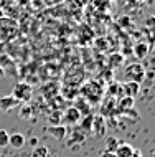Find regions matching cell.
I'll use <instances>...</instances> for the list:
<instances>
[{"label":"cell","mask_w":155,"mask_h":157,"mask_svg":"<svg viewBox=\"0 0 155 157\" xmlns=\"http://www.w3.org/2000/svg\"><path fill=\"white\" fill-rule=\"evenodd\" d=\"M79 96H83L87 103H99V101L102 99L104 96V88L99 84L98 81H89L86 83L84 86L81 88V91H79Z\"/></svg>","instance_id":"obj_1"},{"label":"cell","mask_w":155,"mask_h":157,"mask_svg":"<svg viewBox=\"0 0 155 157\" xmlns=\"http://www.w3.org/2000/svg\"><path fill=\"white\" fill-rule=\"evenodd\" d=\"M18 33V23L10 17H0V41L13 40Z\"/></svg>","instance_id":"obj_2"},{"label":"cell","mask_w":155,"mask_h":157,"mask_svg":"<svg viewBox=\"0 0 155 157\" xmlns=\"http://www.w3.org/2000/svg\"><path fill=\"white\" fill-rule=\"evenodd\" d=\"M31 86L30 84H27V83H17L15 86H13V93H12V96L15 98L18 103H28V101L31 99Z\"/></svg>","instance_id":"obj_3"},{"label":"cell","mask_w":155,"mask_h":157,"mask_svg":"<svg viewBox=\"0 0 155 157\" xmlns=\"http://www.w3.org/2000/svg\"><path fill=\"white\" fill-rule=\"evenodd\" d=\"M125 78L127 81H134V83H142L145 78V70L140 63H132L125 68Z\"/></svg>","instance_id":"obj_4"},{"label":"cell","mask_w":155,"mask_h":157,"mask_svg":"<svg viewBox=\"0 0 155 157\" xmlns=\"http://www.w3.org/2000/svg\"><path fill=\"white\" fill-rule=\"evenodd\" d=\"M79 119H81V114H79V111L74 106H69L65 111V116L61 117V121L65 122L66 126H76L79 122Z\"/></svg>","instance_id":"obj_5"},{"label":"cell","mask_w":155,"mask_h":157,"mask_svg":"<svg viewBox=\"0 0 155 157\" xmlns=\"http://www.w3.org/2000/svg\"><path fill=\"white\" fill-rule=\"evenodd\" d=\"M116 104H117L116 98H109V96H106L104 103L101 104V116H102V117L112 116V114L116 113Z\"/></svg>","instance_id":"obj_6"},{"label":"cell","mask_w":155,"mask_h":157,"mask_svg":"<svg viewBox=\"0 0 155 157\" xmlns=\"http://www.w3.org/2000/svg\"><path fill=\"white\" fill-rule=\"evenodd\" d=\"M91 132H93L96 137H102V136L106 134V121H104V117L101 116V114H99V116H94Z\"/></svg>","instance_id":"obj_7"},{"label":"cell","mask_w":155,"mask_h":157,"mask_svg":"<svg viewBox=\"0 0 155 157\" xmlns=\"http://www.w3.org/2000/svg\"><path fill=\"white\" fill-rule=\"evenodd\" d=\"M46 131H48L50 136H53V137L56 139V141H63V139L66 137V134H68V127L63 126V124H60V126H48Z\"/></svg>","instance_id":"obj_8"},{"label":"cell","mask_w":155,"mask_h":157,"mask_svg":"<svg viewBox=\"0 0 155 157\" xmlns=\"http://www.w3.org/2000/svg\"><path fill=\"white\" fill-rule=\"evenodd\" d=\"M120 90H124V96L135 98L140 93V84L134 81H125L124 84H120Z\"/></svg>","instance_id":"obj_9"},{"label":"cell","mask_w":155,"mask_h":157,"mask_svg":"<svg viewBox=\"0 0 155 157\" xmlns=\"http://www.w3.org/2000/svg\"><path fill=\"white\" fill-rule=\"evenodd\" d=\"M20 103L15 99L13 96H2L0 98V111L2 113H10L15 106H18Z\"/></svg>","instance_id":"obj_10"},{"label":"cell","mask_w":155,"mask_h":157,"mask_svg":"<svg viewBox=\"0 0 155 157\" xmlns=\"http://www.w3.org/2000/svg\"><path fill=\"white\" fill-rule=\"evenodd\" d=\"M74 108L78 109L79 111V114H81V116H87V114H91V103H87V101L84 99V98L83 96H76V101H74Z\"/></svg>","instance_id":"obj_11"},{"label":"cell","mask_w":155,"mask_h":157,"mask_svg":"<svg viewBox=\"0 0 155 157\" xmlns=\"http://www.w3.org/2000/svg\"><path fill=\"white\" fill-rule=\"evenodd\" d=\"M25 144H27V141H25V136L23 134L15 132V134L8 136V146L13 147V149H22Z\"/></svg>","instance_id":"obj_12"},{"label":"cell","mask_w":155,"mask_h":157,"mask_svg":"<svg viewBox=\"0 0 155 157\" xmlns=\"http://www.w3.org/2000/svg\"><path fill=\"white\" fill-rule=\"evenodd\" d=\"M129 109H134V98H129V96L120 98L116 104V111L125 113V111H129Z\"/></svg>","instance_id":"obj_13"},{"label":"cell","mask_w":155,"mask_h":157,"mask_svg":"<svg viewBox=\"0 0 155 157\" xmlns=\"http://www.w3.org/2000/svg\"><path fill=\"white\" fill-rule=\"evenodd\" d=\"M93 119H94L93 114H87V116H81V119H79V122H78V127H79V129H81L84 134L91 132V129H93Z\"/></svg>","instance_id":"obj_14"},{"label":"cell","mask_w":155,"mask_h":157,"mask_svg":"<svg viewBox=\"0 0 155 157\" xmlns=\"http://www.w3.org/2000/svg\"><path fill=\"white\" fill-rule=\"evenodd\" d=\"M149 45H145L144 41H139L135 46H134V55H135L137 60H144L145 56L149 55Z\"/></svg>","instance_id":"obj_15"},{"label":"cell","mask_w":155,"mask_h":157,"mask_svg":"<svg viewBox=\"0 0 155 157\" xmlns=\"http://www.w3.org/2000/svg\"><path fill=\"white\" fill-rule=\"evenodd\" d=\"M134 152V147L131 146V144H125V142H120L119 147L116 149V157H131Z\"/></svg>","instance_id":"obj_16"},{"label":"cell","mask_w":155,"mask_h":157,"mask_svg":"<svg viewBox=\"0 0 155 157\" xmlns=\"http://www.w3.org/2000/svg\"><path fill=\"white\" fill-rule=\"evenodd\" d=\"M124 63V56L120 53H112L109 56V66L111 68H120Z\"/></svg>","instance_id":"obj_17"},{"label":"cell","mask_w":155,"mask_h":157,"mask_svg":"<svg viewBox=\"0 0 155 157\" xmlns=\"http://www.w3.org/2000/svg\"><path fill=\"white\" fill-rule=\"evenodd\" d=\"M31 116H33V108L28 103H23V106L18 111V117L20 119H30Z\"/></svg>","instance_id":"obj_18"},{"label":"cell","mask_w":155,"mask_h":157,"mask_svg":"<svg viewBox=\"0 0 155 157\" xmlns=\"http://www.w3.org/2000/svg\"><path fill=\"white\" fill-rule=\"evenodd\" d=\"M120 142H122V141H119V139H116V137H107V141H106V149H104V151H107V152H116V149L119 147Z\"/></svg>","instance_id":"obj_19"},{"label":"cell","mask_w":155,"mask_h":157,"mask_svg":"<svg viewBox=\"0 0 155 157\" xmlns=\"http://www.w3.org/2000/svg\"><path fill=\"white\" fill-rule=\"evenodd\" d=\"M31 157H50V151L45 146H35L31 152Z\"/></svg>","instance_id":"obj_20"},{"label":"cell","mask_w":155,"mask_h":157,"mask_svg":"<svg viewBox=\"0 0 155 157\" xmlns=\"http://www.w3.org/2000/svg\"><path fill=\"white\" fill-rule=\"evenodd\" d=\"M119 91H120V84H119V83H111V84H109V88H107L106 96H109V98H116L117 94H119Z\"/></svg>","instance_id":"obj_21"},{"label":"cell","mask_w":155,"mask_h":157,"mask_svg":"<svg viewBox=\"0 0 155 157\" xmlns=\"http://www.w3.org/2000/svg\"><path fill=\"white\" fill-rule=\"evenodd\" d=\"M61 113H58V111H54L51 113V116L48 117V122H50V126H60L61 124Z\"/></svg>","instance_id":"obj_22"},{"label":"cell","mask_w":155,"mask_h":157,"mask_svg":"<svg viewBox=\"0 0 155 157\" xmlns=\"http://www.w3.org/2000/svg\"><path fill=\"white\" fill-rule=\"evenodd\" d=\"M8 134L5 129H0V147H7L8 146Z\"/></svg>","instance_id":"obj_23"},{"label":"cell","mask_w":155,"mask_h":157,"mask_svg":"<svg viewBox=\"0 0 155 157\" xmlns=\"http://www.w3.org/2000/svg\"><path fill=\"white\" fill-rule=\"evenodd\" d=\"M63 94H66V96H69V98H76L79 93L78 91H66V90H63Z\"/></svg>","instance_id":"obj_24"},{"label":"cell","mask_w":155,"mask_h":157,"mask_svg":"<svg viewBox=\"0 0 155 157\" xmlns=\"http://www.w3.org/2000/svg\"><path fill=\"white\" fill-rule=\"evenodd\" d=\"M99 157H116L114 152H107V151H102L101 154H99Z\"/></svg>","instance_id":"obj_25"},{"label":"cell","mask_w":155,"mask_h":157,"mask_svg":"<svg viewBox=\"0 0 155 157\" xmlns=\"http://www.w3.org/2000/svg\"><path fill=\"white\" fill-rule=\"evenodd\" d=\"M131 157H142V152L140 151H137V149H134V152H132V155Z\"/></svg>","instance_id":"obj_26"},{"label":"cell","mask_w":155,"mask_h":157,"mask_svg":"<svg viewBox=\"0 0 155 157\" xmlns=\"http://www.w3.org/2000/svg\"><path fill=\"white\" fill-rule=\"evenodd\" d=\"M0 78H5V70L2 66H0Z\"/></svg>","instance_id":"obj_27"},{"label":"cell","mask_w":155,"mask_h":157,"mask_svg":"<svg viewBox=\"0 0 155 157\" xmlns=\"http://www.w3.org/2000/svg\"><path fill=\"white\" fill-rule=\"evenodd\" d=\"M36 142H38V139H36V137H33V139H31V144H33V146H36Z\"/></svg>","instance_id":"obj_28"},{"label":"cell","mask_w":155,"mask_h":157,"mask_svg":"<svg viewBox=\"0 0 155 157\" xmlns=\"http://www.w3.org/2000/svg\"><path fill=\"white\" fill-rule=\"evenodd\" d=\"M53 157H56V155H53Z\"/></svg>","instance_id":"obj_29"}]
</instances>
